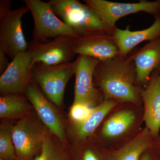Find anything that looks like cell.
Returning <instances> with one entry per match:
<instances>
[{
	"label": "cell",
	"instance_id": "24",
	"mask_svg": "<svg viewBox=\"0 0 160 160\" xmlns=\"http://www.w3.org/2000/svg\"><path fill=\"white\" fill-rule=\"evenodd\" d=\"M8 56L2 49H0V74L2 75L9 66V63Z\"/></svg>",
	"mask_w": 160,
	"mask_h": 160
},
{
	"label": "cell",
	"instance_id": "19",
	"mask_svg": "<svg viewBox=\"0 0 160 160\" xmlns=\"http://www.w3.org/2000/svg\"><path fill=\"white\" fill-rule=\"evenodd\" d=\"M9 94L0 97V118L20 120L31 113L33 107L26 96Z\"/></svg>",
	"mask_w": 160,
	"mask_h": 160
},
{
	"label": "cell",
	"instance_id": "22",
	"mask_svg": "<svg viewBox=\"0 0 160 160\" xmlns=\"http://www.w3.org/2000/svg\"><path fill=\"white\" fill-rule=\"evenodd\" d=\"M14 124L4 121L0 125V159L3 160H18L12 137Z\"/></svg>",
	"mask_w": 160,
	"mask_h": 160
},
{
	"label": "cell",
	"instance_id": "14",
	"mask_svg": "<svg viewBox=\"0 0 160 160\" xmlns=\"http://www.w3.org/2000/svg\"><path fill=\"white\" fill-rule=\"evenodd\" d=\"M141 97L145 127L156 139L160 131V70L152 72L147 85L141 90Z\"/></svg>",
	"mask_w": 160,
	"mask_h": 160
},
{
	"label": "cell",
	"instance_id": "13",
	"mask_svg": "<svg viewBox=\"0 0 160 160\" xmlns=\"http://www.w3.org/2000/svg\"><path fill=\"white\" fill-rule=\"evenodd\" d=\"M75 54L106 61L120 56L113 35L100 33L75 39L72 47Z\"/></svg>",
	"mask_w": 160,
	"mask_h": 160
},
{
	"label": "cell",
	"instance_id": "10",
	"mask_svg": "<svg viewBox=\"0 0 160 160\" xmlns=\"http://www.w3.org/2000/svg\"><path fill=\"white\" fill-rule=\"evenodd\" d=\"M32 58L29 50L17 55L0 76L1 95L22 94L32 81Z\"/></svg>",
	"mask_w": 160,
	"mask_h": 160
},
{
	"label": "cell",
	"instance_id": "23",
	"mask_svg": "<svg viewBox=\"0 0 160 160\" xmlns=\"http://www.w3.org/2000/svg\"><path fill=\"white\" fill-rule=\"evenodd\" d=\"M93 108L82 103L72 104L69 113L70 123L78 124L86 121L90 116Z\"/></svg>",
	"mask_w": 160,
	"mask_h": 160
},
{
	"label": "cell",
	"instance_id": "6",
	"mask_svg": "<svg viewBox=\"0 0 160 160\" xmlns=\"http://www.w3.org/2000/svg\"><path fill=\"white\" fill-rule=\"evenodd\" d=\"M31 12L33 22V41L44 42L47 39L65 36L78 38L77 33L59 18L52 9L49 2L24 0Z\"/></svg>",
	"mask_w": 160,
	"mask_h": 160
},
{
	"label": "cell",
	"instance_id": "7",
	"mask_svg": "<svg viewBox=\"0 0 160 160\" xmlns=\"http://www.w3.org/2000/svg\"><path fill=\"white\" fill-rule=\"evenodd\" d=\"M102 22L109 33L113 35L117 22L124 17L143 12L154 15L160 12V0L149 2L141 1L137 3H120L106 0H85Z\"/></svg>",
	"mask_w": 160,
	"mask_h": 160
},
{
	"label": "cell",
	"instance_id": "11",
	"mask_svg": "<svg viewBox=\"0 0 160 160\" xmlns=\"http://www.w3.org/2000/svg\"><path fill=\"white\" fill-rule=\"evenodd\" d=\"M24 94L42 123L52 134L66 145L65 126L55 105L46 97L33 81L26 88Z\"/></svg>",
	"mask_w": 160,
	"mask_h": 160
},
{
	"label": "cell",
	"instance_id": "5",
	"mask_svg": "<svg viewBox=\"0 0 160 160\" xmlns=\"http://www.w3.org/2000/svg\"><path fill=\"white\" fill-rule=\"evenodd\" d=\"M75 63L48 66L36 63L32 66V81L55 106L62 105L66 86L74 75Z\"/></svg>",
	"mask_w": 160,
	"mask_h": 160
},
{
	"label": "cell",
	"instance_id": "4",
	"mask_svg": "<svg viewBox=\"0 0 160 160\" xmlns=\"http://www.w3.org/2000/svg\"><path fill=\"white\" fill-rule=\"evenodd\" d=\"M51 134L35 111L18 120L12 130L18 160H34L42 151L44 142Z\"/></svg>",
	"mask_w": 160,
	"mask_h": 160
},
{
	"label": "cell",
	"instance_id": "21",
	"mask_svg": "<svg viewBox=\"0 0 160 160\" xmlns=\"http://www.w3.org/2000/svg\"><path fill=\"white\" fill-rule=\"evenodd\" d=\"M34 160H73V159L66 145L51 133L44 142L40 154Z\"/></svg>",
	"mask_w": 160,
	"mask_h": 160
},
{
	"label": "cell",
	"instance_id": "8",
	"mask_svg": "<svg viewBox=\"0 0 160 160\" xmlns=\"http://www.w3.org/2000/svg\"><path fill=\"white\" fill-rule=\"evenodd\" d=\"M29 11V8L25 6L0 13V49L12 59L29 48V43L23 33L22 21Z\"/></svg>",
	"mask_w": 160,
	"mask_h": 160
},
{
	"label": "cell",
	"instance_id": "26",
	"mask_svg": "<svg viewBox=\"0 0 160 160\" xmlns=\"http://www.w3.org/2000/svg\"><path fill=\"white\" fill-rule=\"evenodd\" d=\"M153 148L158 157L160 158V131L158 137L154 139Z\"/></svg>",
	"mask_w": 160,
	"mask_h": 160
},
{
	"label": "cell",
	"instance_id": "17",
	"mask_svg": "<svg viewBox=\"0 0 160 160\" xmlns=\"http://www.w3.org/2000/svg\"><path fill=\"white\" fill-rule=\"evenodd\" d=\"M118 103L113 100H104L93 108L90 116L82 122L70 123L69 133L72 144L81 142L93 136L107 114Z\"/></svg>",
	"mask_w": 160,
	"mask_h": 160
},
{
	"label": "cell",
	"instance_id": "3",
	"mask_svg": "<svg viewBox=\"0 0 160 160\" xmlns=\"http://www.w3.org/2000/svg\"><path fill=\"white\" fill-rule=\"evenodd\" d=\"M49 2L55 14L79 38L100 33L111 34L96 12L86 3L78 0H50Z\"/></svg>",
	"mask_w": 160,
	"mask_h": 160
},
{
	"label": "cell",
	"instance_id": "12",
	"mask_svg": "<svg viewBox=\"0 0 160 160\" xmlns=\"http://www.w3.org/2000/svg\"><path fill=\"white\" fill-rule=\"evenodd\" d=\"M75 39L62 36L48 42L32 41L29 43L28 50L31 53L32 65L42 63L53 66L72 62L75 55L72 49Z\"/></svg>",
	"mask_w": 160,
	"mask_h": 160
},
{
	"label": "cell",
	"instance_id": "25",
	"mask_svg": "<svg viewBox=\"0 0 160 160\" xmlns=\"http://www.w3.org/2000/svg\"><path fill=\"white\" fill-rule=\"evenodd\" d=\"M158 157L153 146L145 152L139 160H157Z\"/></svg>",
	"mask_w": 160,
	"mask_h": 160
},
{
	"label": "cell",
	"instance_id": "20",
	"mask_svg": "<svg viewBox=\"0 0 160 160\" xmlns=\"http://www.w3.org/2000/svg\"><path fill=\"white\" fill-rule=\"evenodd\" d=\"M69 151L73 160H108L109 151L94 136L72 144Z\"/></svg>",
	"mask_w": 160,
	"mask_h": 160
},
{
	"label": "cell",
	"instance_id": "16",
	"mask_svg": "<svg viewBox=\"0 0 160 160\" xmlns=\"http://www.w3.org/2000/svg\"><path fill=\"white\" fill-rule=\"evenodd\" d=\"M153 24L147 29L131 31L129 26L126 29L117 27L113 36L119 50L120 56L127 57L128 55L140 43L152 41L160 37V12L154 15Z\"/></svg>",
	"mask_w": 160,
	"mask_h": 160
},
{
	"label": "cell",
	"instance_id": "18",
	"mask_svg": "<svg viewBox=\"0 0 160 160\" xmlns=\"http://www.w3.org/2000/svg\"><path fill=\"white\" fill-rule=\"evenodd\" d=\"M154 140L151 132L145 127L136 137L125 146L109 152L108 160H139L145 152L153 146Z\"/></svg>",
	"mask_w": 160,
	"mask_h": 160
},
{
	"label": "cell",
	"instance_id": "9",
	"mask_svg": "<svg viewBox=\"0 0 160 160\" xmlns=\"http://www.w3.org/2000/svg\"><path fill=\"white\" fill-rule=\"evenodd\" d=\"M74 97L73 104L82 103L94 108L104 101L99 89L95 86L94 72L99 60L78 55L75 60Z\"/></svg>",
	"mask_w": 160,
	"mask_h": 160
},
{
	"label": "cell",
	"instance_id": "27",
	"mask_svg": "<svg viewBox=\"0 0 160 160\" xmlns=\"http://www.w3.org/2000/svg\"><path fill=\"white\" fill-rule=\"evenodd\" d=\"M0 160H3L2 159H0Z\"/></svg>",
	"mask_w": 160,
	"mask_h": 160
},
{
	"label": "cell",
	"instance_id": "2",
	"mask_svg": "<svg viewBox=\"0 0 160 160\" xmlns=\"http://www.w3.org/2000/svg\"><path fill=\"white\" fill-rule=\"evenodd\" d=\"M144 121L142 106L118 103L107 114L94 136L109 152L125 146L139 134Z\"/></svg>",
	"mask_w": 160,
	"mask_h": 160
},
{
	"label": "cell",
	"instance_id": "1",
	"mask_svg": "<svg viewBox=\"0 0 160 160\" xmlns=\"http://www.w3.org/2000/svg\"><path fill=\"white\" fill-rule=\"evenodd\" d=\"M94 83L104 100L131 102L142 106L135 66L129 56L99 61L94 72Z\"/></svg>",
	"mask_w": 160,
	"mask_h": 160
},
{
	"label": "cell",
	"instance_id": "15",
	"mask_svg": "<svg viewBox=\"0 0 160 160\" xmlns=\"http://www.w3.org/2000/svg\"><path fill=\"white\" fill-rule=\"evenodd\" d=\"M129 57L135 66L138 85L144 88L152 72L160 70V37L149 41Z\"/></svg>",
	"mask_w": 160,
	"mask_h": 160
}]
</instances>
